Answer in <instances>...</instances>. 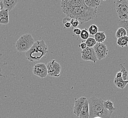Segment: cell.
Masks as SVG:
<instances>
[{"label":"cell","mask_w":128,"mask_h":118,"mask_svg":"<svg viewBox=\"0 0 128 118\" xmlns=\"http://www.w3.org/2000/svg\"><path fill=\"white\" fill-rule=\"evenodd\" d=\"M71 24L73 27L74 28H77V27L79 26L80 22L78 20L74 19H71Z\"/></svg>","instance_id":"obj_25"},{"label":"cell","mask_w":128,"mask_h":118,"mask_svg":"<svg viewBox=\"0 0 128 118\" xmlns=\"http://www.w3.org/2000/svg\"><path fill=\"white\" fill-rule=\"evenodd\" d=\"M116 37L118 39L121 37L127 36V32L123 28H119L116 32Z\"/></svg>","instance_id":"obj_19"},{"label":"cell","mask_w":128,"mask_h":118,"mask_svg":"<svg viewBox=\"0 0 128 118\" xmlns=\"http://www.w3.org/2000/svg\"><path fill=\"white\" fill-rule=\"evenodd\" d=\"M71 19H72L71 18H70L68 17H64V19H63V21H62L63 25H64L67 22H71Z\"/></svg>","instance_id":"obj_27"},{"label":"cell","mask_w":128,"mask_h":118,"mask_svg":"<svg viewBox=\"0 0 128 118\" xmlns=\"http://www.w3.org/2000/svg\"><path fill=\"white\" fill-rule=\"evenodd\" d=\"M19 0H0V6L1 10L6 9L9 12L12 10L16 6Z\"/></svg>","instance_id":"obj_10"},{"label":"cell","mask_w":128,"mask_h":118,"mask_svg":"<svg viewBox=\"0 0 128 118\" xmlns=\"http://www.w3.org/2000/svg\"><path fill=\"white\" fill-rule=\"evenodd\" d=\"M117 44L119 46L121 47L127 46H128V36H126L124 37H121L117 39Z\"/></svg>","instance_id":"obj_18"},{"label":"cell","mask_w":128,"mask_h":118,"mask_svg":"<svg viewBox=\"0 0 128 118\" xmlns=\"http://www.w3.org/2000/svg\"><path fill=\"white\" fill-rule=\"evenodd\" d=\"M86 100V98L84 97H81L80 98L76 100L74 106V113L77 116L79 117Z\"/></svg>","instance_id":"obj_11"},{"label":"cell","mask_w":128,"mask_h":118,"mask_svg":"<svg viewBox=\"0 0 128 118\" xmlns=\"http://www.w3.org/2000/svg\"></svg>","instance_id":"obj_33"},{"label":"cell","mask_w":128,"mask_h":118,"mask_svg":"<svg viewBox=\"0 0 128 118\" xmlns=\"http://www.w3.org/2000/svg\"><path fill=\"white\" fill-rule=\"evenodd\" d=\"M48 75L50 76L58 77L60 75L62 71V67L60 64L53 60L49 62L46 65Z\"/></svg>","instance_id":"obj_6"},{"label":"cell","mask_w":128,"mask_h":118,"mask_svg":"<svg viewBox=\"0 0 128 118\" xmlns=\"http://www.w3.org/2000/svg\"><path fill=\"white\" fill-rule=\"evenodd\" d=\"M106 35L104 32H98L94 36V39L98 43H102L106 39Z\"/></svg>","instance_id":"obj_17"},{"label":"cell","mask_w":128,"mask_h":118,"mask_svg":"<svg viewBox=\"0 0 128 118\" xmlns=\"http://www.w3.org/2000/svg\"><path fill=\"white\" fill-rule=\"evenodd\" d=\"M114 82L116 86L118 88L123 90L126 87V85L128 84V80L124 81L123 80L122 77L120 78H115L114 79Z\"/></svg>","instance_id":"obj_14"},{"label":"cell","mask_w":128,"mask_h":118,"mask_svg":"<svg viewBox=\"0 0 128 118\" xmlns=\"http://www.w3.org/2000/svg\"><path fill=\"white\" fill-rule=\"evenodd\" d=\"M79 46L80 47V48H81V49L82 50L86 49L87 48V46H86V44L85 42H82L80 44H79Z\"/></svg>","instance_id":"obj_28"},{"label":"cell","mask_w":128,"mask_h":118,"mask_svg":"<svg viewBox=\"0 0 128 118\" xmlns=\"http://www.w3.org/2000/svg\"><path fill=\"white\" fill-rule=\"evenodd\" d=\"M104 105L106 110L109 111L110 115L116 111V108L114 107L113 103L110 100H108L106 101H104Z\"/></svg>","instance_id":"obj_16"},{"label":"cell","mask_w":128,"mask_h":118,"mask_svg":"<svg viewBox=\"0 0 128 118\" xmlns=\"http://www.w3.org/2000/svg\"><path fill=\"white\" fill-rule=\"evenodd\" d=\"M100 0H84L85 4L91 8H97L100 3Z\"/></svg>","instance_id":"obj_15"},{"label":"cell","mask_w":128,"mask_h":118,"mask_svg":"<svg viewBox=\"0 0 128 118\" xmlns=\"http://www.w3.org/2000/svg\"><path fill=\"white\" fill-rule=\"evenodd\" d=\"M9 10L6 9H3L0 12V24L6 25L9 22Z\"/></svg>","instance_id":"obj_12"},{"label":"cell","mask_w":128,"mask_h":118,"mask_svg":"<svg viewBox=\"0 0 128 118\" xmlns=\"http://www.w3.org/2000/svg\"><path fill=\"white\" fill-rule=\"evenodd\" d=\"M121 77H122V74H121L120 72H118L116 74L115 78H121Z\"/></svg>","instance_id":"obj_30"},{"label":"cell","mask_w":128,"mask_h":118,"mask_svg":"<svg viewBox=\"0 0 128 118\" xmlns=\"http://www.w3.org/2000/svg\"><path fill=\"white\" fill-rule=\"evenodd\" d=\"M118 25L119 28H123L126 30L127 33V36H128V20H119Z\"/></svg>","instance_id":"obj_21"},{"label":"cell","mask_w":128,"mask_h":118,"mask_svg":"<svg viewBox=\"0 0 128 118\" xmlns=\"http://www.w3.org/2000/svg\"><path fill=\"white\" fill-rule=\"evenodd\" d=\"M89 32H88L86 28L81 30V33L80 34V36L81 37V39L83 40H86L89 38Z\"/></svg>","instance_id":"obj_24"},{"label":"cell","mask_w":128,"mask_h":118,"mask_svg":"<svg viewBox=\"0 0 128 118\" xmlns=\"http://www.w3.org/2000/svg\"><path fill=\"white\" fill-rule=\"evenodd\" d=\"M85 43L86 44L87 47L89 48H93L97 44L96 40L94 39V38L92 37H89L88 39L86 40Z\"/></svg>","instance_id":"obj_20"},{"label":"cell","mask_w":128,"mask_h":118,"mask_svg":"<svg viewBox=\"0 0 128 118\" xmlns=\"http://www.w3.org/2000/svg\"><path fill=\"white\" fill-rule=\"evenodd\" d=\"M0 10H1V8H0Z\"/></svg>","instance_id":"obj_32"},{"label":"cell","mask_w":128,"mask_h":118,"mask_svg":"<svg viewBox=\"0 0 128 118\" xmlns=\"http://www.w3.org/2000/svg\"><path fill=\"white\" fill-rule=\"evenodd\" d=\"M34 39L30 34H25L22 36L16 43L15 46L19 52H26L34 44Z\"/></svg>","instance_id":"obj_3"},{"label":"cell","mask_w":128,"mask_h":118,"mask_svg":"<svg viewBox=\"0 0 128 118\" xmlns=\"http://www.w3.org/2000/svg\"><path fill=\"white\" fill-rule=\"evenodd\" d=\"M89 103V118L100 117L110 118L111 115L104 105V100L101 98L91 97L87 99Z\"/></svg>","instance_id":"obj_1"},{"label":"cell","mask_w":128,"mask_h":118,"mask_svg":"<svg viewBox=\"0 0 128 118\" xmlns=\"http://www.w3.org/2000/svg\"><path fill=\"white\" fill-rule=\"evenodd\" d=\"M80 7L82 12L83 23L94 19L96 16L97 8H91L88 7L85 4L84 0L82 2Z\"/></svg>","instance_id":"obj_5"},{"label":"cell","mask_w":128,"mask_h":118,"mask_svg":"<svg viewBox=\"0 0 128 118\" xmlns=\"http://www.w3.org/2000/svg\"><path fill=\"white\" fill-rule=\"evenodd\" d=\"M81 30L80 28H76L73 30V32L77 36H79L80 34L81 33Z\"/></svg>","instance_id":"obj_26"},{"label":"cell","mask_w":128,"mask_h":118,"mask_svg":"<svg viewBox=\"0 0 128 118\" xmlns=\"http://www.w3.org/2000/svg\"><path fill=\"white\" fill-rule=\"evenodd\" d=\"M64 25L65 28H70L72 26V24H71L70 22H67L66 23L64 24Z\"/></svg>","instance_id":"obj_29"},{"label":"cell","mask_w":128,"mask_h":118,"mask_svg":"<svg viewBox=\"0 0 128 118\" xmlns=\"http://www.w3.org/2000/svg\"><path fill=\"white\" fill-rule=\"evenodd\" d=\"M81 58L84 61H91L96 63L98 60L93 48L87 47L81 52Z\"/></svg>","instance_id":"obj_8"},{"label":"cell","mask_w":128,"mask_h":118,"mask_svg":"<svg viewBox=\"0 0 128 118\" xmlns=\"http://www.w3.org/2000/svg\"><path fill=\"white\" fill-rule=\"evenodd\" d=\"M33 73L35 76H39L41 78L46 77L48 75L46 64L43 63H39L35 64L33 68Z\"/></svg>","instance_id":"obj_9"},{"label":"cell","mask_w":128,"mask_h":118,"mask_svg":"<svg viewBox=\"0 0 128 118\" xmlns=\"http://www.w3.org/2000/svg\"><path fill=\"white\" fill-rule=\"evenodd\" d=\"M89 103L88 100L86 98L83 107L80 114L79 117L80 118H89Z\"/></svg>","instance_id":"obj_13"},{"label":"cell","mask_w":128,"mask_h":118,"mask_svg":"<svg viewBox=\"0 0 128 118\" xmlns=\"http://www.w3.org/2000/svg\"><path fill=\"white\" fill-rule=\"evenodd\" d=\"M94 51L96 53V57L98 60H101L104 59L108 53V50L106 45L103 43H97L93 47Z\"/></svg>","instance_id":"obj_7"},{"label":"cell","mask_w":128,"mask_h":118,"mask_svg":"<svg viewBox=\"0 0 128 118\" xmlns=\"http://www.w3.org/2000/svg\"><path fill=\"white\" fill-rule=\"evenodd\" d=\"M116 12L120 20H128V0H120L116 3Z\"/></svg>","instance_id":"obj_4"},{"label":"cell","mask_w":128,"mask_h":118,"mask_svg":"<svg viewBox=\"0 0 128 118\" xmlns=\"http://www.w3.org/2000/svg\"><path fill=\"white\" fill-rule=\"evenodd\" d=\"M120 72L122 74V78L124 80L126 81V80H127L128 72L126 70V68L122 64H120Z\"/></svg>","instance_id":"obj_23"},{"label":"cell","mask_w":128,"mask_h":118,"mask_svg":"<svg viewBox=\"0 0 128 118\" xmlns=\"http://www.w3.org/2000/svg\"><path fill=\"white\" fill-rule=\"evenodd\" d=\"M94 118H100V117H94Z\"/></svg>","instance_id":"obj_31"},{"label":"cell","mask_w":128,"mask_h":118,"mask_svg":"<svg viewBox=\"0 0 128 118\" xmlns=\"http://www.w3.org/2000/svg\"><path fill=\"white\" fill-rule=\"evenodd\" d=\"M98 27L96 25H91L89 28V34L92 36H94L98 32Z\"/></svg>","instance_id":"obj_22"},{"label":"cell","mask_w":128,"mask_h":118,"mask_svg":"<svg viewBox=\"0 0 128 118\" xmlns=\"http://www.w3.org/2000/svg\"><path fill=\"white\" fill-rule=\"evenodd\" d=\"M48 52V47L44 40H38L26 52V59L30 62L40 60Z\"/></svg>","instance_id":"obj_2"}]
</instances>
